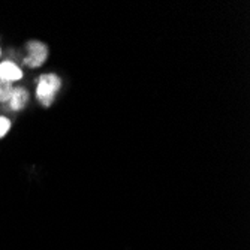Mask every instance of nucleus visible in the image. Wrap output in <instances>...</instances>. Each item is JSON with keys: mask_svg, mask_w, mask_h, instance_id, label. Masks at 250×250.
<instances>
[{"mask_svg": "<svg viewBox=\"0 0 250 250\" xmlns=\"http://www.w3.org/2000/svg\"><path fill=\"white\" fill-rule=\"evenodd\" d=\"M29 102V92L24 87H15L14 93L9 99V108L14 111H20Z\"/></svg>", "mask_w": 250, "mask_h": 250, "instance_id": "4", "label": "nucleus"}, {"mask_svg": "<svg viewBox=\"0 0 250 250\" xmlns=\"http://www.w3.org/2000/svg\"><path fill=\"white\" fill-rule=\"evenodd\" d=\"M22 77V72L21 69L14 64L12 62H3L0 63V81H6V83H14V81H18L21 80Z\"/></svg>", "mask_w": 250, "mask_h": 250, "instance_id": "3", "label": "nucleus"}, {"mask_svg": "<svg viewBox=\"0 0 250 250\" xmlns=\"http://www.w3.org/2000/svg\"><path fill=\"white\" fill-rule=\"evenodd\" d=\"M29 56L24 59V63L29 67H39L48 57V48L47 45L39 41H30L27 43Z\"/></svg>", "mask_w": 250, "mask_h": 250, "instance_id": "2", "label": "nucleus"}, {"mask_svg": "<svg viewBox=\"0 0 250 250\" xmlns=\"http://www.w3.org/2000/svg\"><path fill=\"white\" fill-rule=\"evenodd\" d=\"M14 88L11 83L6 81H0V102H9L12 93H14Z\"/></svg>", "mask_w": 250, "mask_h": 250, "instance_id": "5", "label": "nucleus"}, {"mask_svg": "<svg viewBox=\"0 0 250 250\" xmlns=\"http://www.w3.org/2000/svg\"><path fill=\"white\" fill-rule=\"evenodd\" d=\"M9 129H11V122L6 117H0V138H3L9 132Z\"/></svg>", "mask_w": 250, "mask_h": 250, "instance_id": "6", "label": "nucleus"}, {"mask_svg": "<svg viewBox=\"0 0 250 250\" xmlns=\"http://www.w3.org/2000/svg\"><path fill=\"white\" fill-rule=\"evenodd\" d=\"M62 87V80L56 74H43L41 75L36 85V98L43 106H51L54 98Z\"/></svg>", "mask_w": 250, "mask_h": 250, "instance_id": "1", "label": "nucleus"}]
</instances>
